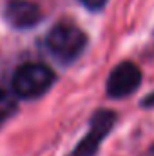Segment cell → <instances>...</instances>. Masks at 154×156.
Listing matches in <instances>:
<instances>
[{
	"mask_svg": "<svg viewBox=\"0 0 154 156\" xmlns=\"http://www.w3.org/2000/svg\"><path fill=\"white\" fill-rule=\"evenodd\" d=\"M54 71L40 62L22 64L13 75V93L22 100H33L45 94L54 83Z\"/></svg>",
	"mask_w": 154,
	"mask_h": 156,
	"instance_id": "cell-1",
	"label": "cell"
},
{
	"mask_svg": "<svg viewBox=\"0 0 154 156\" xmlns=\"http://www.w3.org/2000/svg\"><path fill=\"white\" fill-rule=\"evenodd\" d=\"M45 44L49 53L56 60L69 64V62H75L83 53L87 45V37L80 27L73 24H58L49 31Z\"/></svg>",
	"mask_w": 154,
	"mask_h": 156,
	"instance_id": "cell-2",
	"label": "cell"
},
{
	"mask_svg": "<svg viewBox=\"0 0 154 156\" xmlns=\"http://www.w3.org/2000/svg\"><path fill=\"white\" fill-rule=\"evenodd\" d=\"M116 120H118V116L111 109L94 111L89 120L87 133L83 134V138L78 142L76 147L67 156H96L102 147V142L111 134L113 127L116 125Z\"/></svg>",
	"mask_w": 154,
	"mask_h": 156,
	"instance_id": "cell-3",
	"label": "cell"
},
{
	"mask_svg": "<svg viewBox=\"0 0 154 156\" xmlns=\"http://www.w3.org/2000/svg\"><path fill=\"white\" fill-rule=\"evenodd\" d=\"M142 83V69L134 62H121L118 64L105 83V93L111 98H125L132 94Z\"/></svg>",
	"mask_w": 154,
	"mask_h": 156,
	"instance_id": "cell-4",
	"label": "cell"
},
{
	"mask_svg": "<svg viewBox=\"0 0 154 156\" xmlns=\"http://www.w3.org/2000/svg\"><path fill=\"white\" fill-rule=\"evenodd\" d=\"M5 18L16 29H29L42 18V9L31 0H11L5 5Z\"/></svg>",
	"mask_w": 154,
	"mask_h": 156,
	"instance_id": "cell-5",
	"label": "cell"
},
{
	"mask_svg": "<svg viewBox=\"0 0 154 156\" xmlns=\"http://www.w3.org/2000/svg\"><path fill=\"white\" fill-rule=\"evenodd\" d=\"M16 107L18 105H16L15 96L11 93L4 91V89H0V125L4 122H7L9 118L16 113Z\"/></svg>",
	"mask_w": 154,
	"mask_h": 156,
	"instance_id": "cell-6",
	"label": "cell"
},
{
	"mask_svg": "<svg viewBox=\"0 0 154 156\" xmlns=\"http://www.w3.org/2000/svg\"><path fill=\"white\" fill-rule=\"evenodd\" d=\"M80 2H82L87 9H93V11H94V9H102L107 0H80Z\"/></svg>",
	"mask_w": 154,
	"mask_h": 156,
	"instance_id": "cell-7",
	"label": "cell"
},
{
	"mask_svg": "<svg viewBox=\"0 0 154 156\" xmlns=\"http://www.w3.org/2000/svg\"><path fill=\"white\" fill-rule=\"evenodd\" d=\"M142 107H145V109H154V93L147 94V96L142 100Z\"/></svg>",
	"mask_w": 154,
	"mask_h": 156,
	"instance_id": "cell-8",
	"label": "cell"
},
{
	"mask_svg": "<svg viewBox=\"0 0 154 156\" xmlns=\"http://www.w3.org/2000/svg\"><path fill=\"white\" fill-rule=\"evenodd\" d=\"M143 156H154V144L149 147V149H147V153H145Z\"/></svg>",
	"mask_w": 154,
	"mask_h": 156,
	"instance_id": "cell-9",
	"label": "cell"
}]
</instances>
